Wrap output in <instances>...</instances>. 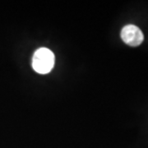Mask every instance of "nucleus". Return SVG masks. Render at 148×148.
Returning a JSON list of instances; mask_svg holds the SVG:
<instances>
[{
  "label": "nucleus",
  "instance_id": "f03ea898",
  "mask_svg": "<svg viewBox=\"0 0 148 148\" xmlns=\"http://www.w3.org/2000/svg\"><path fill=\"white\" fill-rule=\"evenodd\" d=\"M121 38L123 42L130 46L136 47L144 40V36L140 28L135 25L129 24L122 29Z\"/></svg>",
  "mask_w": 148,
  "mask_h": 148
},
{
  "label": "nucleus",
  "instance_id": "f257e3e1",
  "mask_svg": "<svg viewBox=\"0 0 148 148\" xmlns=\"http://www.w3.org/2000/svg\"><path fill=\"white\" fill-rule=\"evenodd\" d=\"M54 54L47 48H40L34 53L32 58V67L40 74L49 73L54 66Z\"/></svg>",
  "mask_w": 148,
  "mask_h": 148
}]
</instances>
